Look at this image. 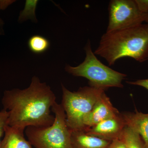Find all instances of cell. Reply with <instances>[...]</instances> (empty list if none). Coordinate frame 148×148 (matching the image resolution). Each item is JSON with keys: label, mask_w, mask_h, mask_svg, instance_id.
Masks as SVG:
<instances>
[{"label": "cell", "mask_w": 148, "mask_h": 148, "mask_svg": "<svg viewBox=\"0 0 148 148\" xmlns=\"http://www.w3.org/2000/svg\"><path fill=\"white\" fill-rule=\"evenodd\" d=\"M56 97L49 86L33 77L28 88H14L4 92L3 109L8 112V125L25 130L27 127H46L51 125L55 116L51 113Z\"/></svg>", "instance_id": "1"}, {"label": "cell", "mask_w": 148, "mask_h": 148, "mask_svg": "<svg viewBox=\"0 0 148 148\" xmlns=\"http://www.w3.org/2000/svg\"><path fill=\"white\" fill-rule=\"evenodd\" d=\"M94 54L105 58L109 66L120 58L129 57L143 62L148 60V25L106 32Z\"/></svg>", "instance_id": "2"}, {"label": "cell", "mask_w": 148, "mask_h": 148, "mask_svg": "<svg viewBox=\"0 0 148 148\" xmlns=\"http://www.w3.org/2000/svg\"><path fill=\"white\" fill-rule=\"evenodd\" d=\"M84 50L86 56L84 61L76 67L66 65V72L87 79L91 87L105 90L111 87H123L122 82L127 76L125 74L111 69L98 60L92 52L89 41Z\"/></svg>", "instance_id": "3"}, {"label": "cell", "mask_w": 148, "mask_h": 148, "mask_svg": "<svg viewBox=\"0 0 148 148\" xmlns=\"http://www.w3.org/2000/svg\"><path fill=\"white\" fill-rule=\"evenodd\" d=\"M51 111L55 116L53 124L46 127H27L25 133L28 141L35 148H72V131L66 123L64 109L56 102Z\"/></svg>", "instance_id": "4"}, {"label": "cell", "mask_w": 148, "mask_h": 148, "mask_svg": "<svg viewBox=\"0 0 148 148\" xmlns=\"http://www.w3.org/2000/svg\"><path fill=\"white\" fill-rule=\"evenodd\" d=\"M62 98L61 105L66 114L67 125L72 131L85 129L84 116L92 110L105 90L91 86L80 87L72 92L61 84Z\"/></svg>", "instance_id": "5"}, {"label": "cell", "mask_w": 148, "mask_h": 148, "mask_svg": "<svg viewBox=\"0 0 148 148\" xmlns=\"http://www.w3.org/2000/svg\"><path fill=\"white\" fill-rule=\"evenodd\" d=\"M109 23L106 32L135 27L145 21L135 0H112L109 5Z\"/></svg>", "instance_id": "6"}, {"label": "cell", "mask_w": 148, "mask_h": 148, "mask_svg": "<svg viewBox=\"0 0 148 148\" xmlns=\"http://www.w3.org/2000/svg\"><path fill=\"white\" fill-rule=\"evenodd\" d=\"M125 126L124 119L120 113L84 130L90 135L112 141L120 138Z\"/></svg>", "instance_id": "7"}, {"label": "cell", "mask_w": 148, "mask_h": 148, "mask_svg": "<svg viewBox=\"0 0 148 148\" xmlns=\"http://www.w3.org/2000/svg\"><path fill=\"white\" fill-rule=\"evenodd\" d=\"M120 114L119 111L113 106L110 98L104 92L95 103L91 111L84 116V125L85 128L91 127Z\"/></svg>", "instance_id": "8"}, {"label": "cell", "mask_w": 148, "mask_h": 148, "mask_svg": "<svg viewBox=\"0 0 148 148\" xmlns=\"http://www.w3.org/2000/svg\"><path fill=\"white\" fill-rule=\"evenodd\" d=\"M126 126L138 133L148 148V113L138 112L121 114Z\"/></svg>", "instance_id": "9"}, {"label": "cell", "mask_w": 148, "mask_h": 148, "mask_svg": "<svg viewBox=\"0 0 148 148\" xmlns=\"http://www.w3.org/2000/svg\"><path fill=\"white\" fill-rule=\"evenodd\" d=\"M72 148H107L112 141L90 135L83 130L72 131Z\"/></svg>", "instance_id": "10"}, {"label": "cell", "mask_w": 148, "mask_h": 148, "mask_svg": "<svg viewBox=\"0 0 148 148\" xmlns=\"http://www.w3.org/2000/svg\"><path fill=\"white\" fill-rule=\"evenodd\" d=\"M24 130L7 125L0 148H33L31 143L25 139Z\"/></svg>", "instance_id": "11"}, {"label": "cell", "mask_w": 148, "mask_h": 148, "mask_svg": "<svg viewBox=\"0 0 148 148\" xmlns=\"http://www.w3.org/2000/svg\"><path fill=\"white\" fill-rule=\"evenodd\" d=\"M120 138L124 142L127 148H148L140 135L127 126Z\"/></svg>", "instance_id": "12"}, {"label": "cell", "mask_w": 148, "mask_h": 148, "mask_svg": "<svg viewBox=\"0 0 148 148\" xmlns=\"http://www.w3.org/2000/svg\"><path fill=\"white\" fill-rule=\"evenodd\" d=\"M28 47L32 52L40 54L45 52L49 48V41L42 36L34 35L29 38L28 42Z\"/></svg>", "instance_id": "13"}, {"label": "cell", "mask_w": 148, "mask_h": 148, "mask_svg": "<svg viewBox=\"0 0 148 148\" xmlns=\"http://www.w3.org/2000/svg\"><path fill=\"white\" fill-rule=\"evenodd\" d=\"M38 1L27 0L25 2L24 10L19 13L18 22L22 23L28 20H31L32 22H37L36 14V10Z\"/></svg>", "instance_id": "14"}, {"label": "cell", "mask_w": 148, "mask_h": 148, "mask_svg": "<svg viewBox=\"0 0 148 148\" xmlns=\"http://www.w3.org/2000/svg\"><path fill=\"white\" fill-rule=\"evenodd\" d=\"M8 112L7 111L3 109L0 111V145L1 139L3 135H4L5 129L8 125L7 121L8 117Z\"/></svg>", "instance_id": "15"}, {"label": "cell", "mask_w": 148, "mask_h": 148, "mask_svg": "<svg viewBox=\"0 0 148 148\" xmlns=\"http://www.w3.org/2000/svg\"><path fill=\"white\" fill-rule=\"evenodd\" d=\"M138 9L141 12L148 14V0H135Z\"/></svg>", "instance_id": "16"}, {"label": "cell", "mask_w": 148, "mask_h": 148, "mask_svg": "<svg viewBox=\"0 0 148 148\" xmlns=\"http://www.w3.org/2000/svg\"><path fill=\"white\" fill-rule=\"evenodd\" d=\"M107 148H127L125 144L120 138L112 141Z\"/></svg>", "instance_id": "17"}, {"label": "cell", "mask_w": 148, "mask_h": 148, "mask_svg": "<svg viewBox=\"0 0 148 148\" xmlns=\"http://www.w3.org/2000/svg\"><path fill=\"white\" fill-rule=\"evenodd\" d=\"M126 82L128 84L142 86L148 90V79L138 80L135 81L127 82Z\"/></svg>", "instance_id": "18"}, {"label": "cell", "mask_w": 148, "mask_h": 148, "mask_svg": "<svg viewBox=\"0 0 148 148\" xmlns=\"http://www.w3.org/2000/svg\"><path fill=\"white\" fill-rule=\"evenodd\" d=\"M14 1H0V10H4Z\"/></svg>", "instance_id": "19"}, {"label": "cell", "mask_w": 148, "mask_h": 148, "mask_svg": "<svg viewBox=\"0 0 148 148\" xmlns=\"http://www.w3.org/2000/svg\"><path fill=\"white\" fill-rule=\"evenodd\" d=\"M4 34V32L3 27H0V36L3 35Z\"/></svg>", "instance_id": "20"}, {"label": "cell", "mask_w": 148, "mask_h": 148, "mask_svg": "<svg viewBox=\"0 0 148 148\" xmlns=\"http://www.w3.org/2000/svg\"><path fill=\"white\" fill-rule=\"evenodd\" d=\"M4 24V22L1 18H0V27H3Z\"/></svg>", "instance_id": "21"}, {"label": "cell", "mask_w": 148, "mask_h": 148, "mask_svg": "<svg viewBox=\"0 0 148 148\" xmlns=\"http://www.w3.org/2000/svg\"><path fill=\"white\" fill-rule=\"evenodd\" d=\"M145 21L147 22V24L148 25V14H147V15H146L145 20Z\"/></svg>", "instance_id": "22"}]
</instances>
